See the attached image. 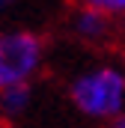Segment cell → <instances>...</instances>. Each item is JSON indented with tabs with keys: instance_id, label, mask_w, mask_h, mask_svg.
Returning a JSON list of instances; mask_svg holds the SVG:
<instances>
[{
	"instance_id": "cell-3",
	"label": "cell",
	"mask_w": 125,
	"mask_h": 128,
	"mask_svg": "<svg viewBox=\"0 0 125 128\" xmlns=\"http://www.w3.org/2000/svg\"><path fill=\"white\" fill-rule=\"evenodd\" d=\"M107 15L104 12H95V9H78V15H74V30L80 33V36H86V39H98V36H104L107 33Z\"/></svg>"
},
{
	"instance_id": "cell-1",
	"label": "cell",
	"mask_w": 125,
	"mask_h": 128,
	"mask_svg": "<svg viewBox=\"0 0 125 128\" xmlns=\"http://www.w3.org/2000/svg\"><path fill=\"white\" fill-rule=\"evenodd\" d=\"M72 101L84 116L116 119L125 107V74L113 66L84 72L72 84Z\"/></svg>"
},
{
	"instance_id": "cell-4",
	"label": "cell",
	"mask_w": 125,
	"mask_h": 128,
	"mask_svg": "<svg viewBox=\"0 0 125 128\" xmlns=\"http://www.w3.org/2000/svg\"><path fill=\"white\" fill-rule=\"evenodd\" d=\"M30 104V86L21 84V86H9V90H0V107L3 113H24Z\"/></svg>"
},
{
	"instance_id": "cell-6",
	"label": "cell",
	"mask_w": 125,
	"mask_h": 128,
	"mask_svg": "<svg viewBox=\"0 0 125 128\" xmlns=\"http://www.w3.org/2000/svg\"><path fill=\"white\" fill-rule=\"evenodd\" d=\"M12 3H15V0H0V12H3V9H9Z\"/></svg>"
},
{
	"instance_id": "cell-5",
	"label": "cell",
	"mask_w": 125,
	"mask_h": 128,
	"mask_svg": "<svg viewBox=\"0 0 125 128\" xmlns=\"http://www.w3.org/2000/svg\"><path fill=\"white\" fill-rule=\"evenodd\" d=\"M84 9H95V12H104V15H119L125 12V0H80Z\"/></svg>"
},
{
	"instance_id": "cell-2",
	"label": "cell",
	"mask_w": 125,
	"mask_h": 128,
	"mask_svg": "<svg viewBox=\"0 0 125 128\" xmlns=\"http://www.w3.org/2000/svg\"><path fill=\"white\" fill-rule=\"evenodd\" d=\"M42 63V39L30 30L0 36V90L21 86Z\"/></svg>"
}]
</instances>
